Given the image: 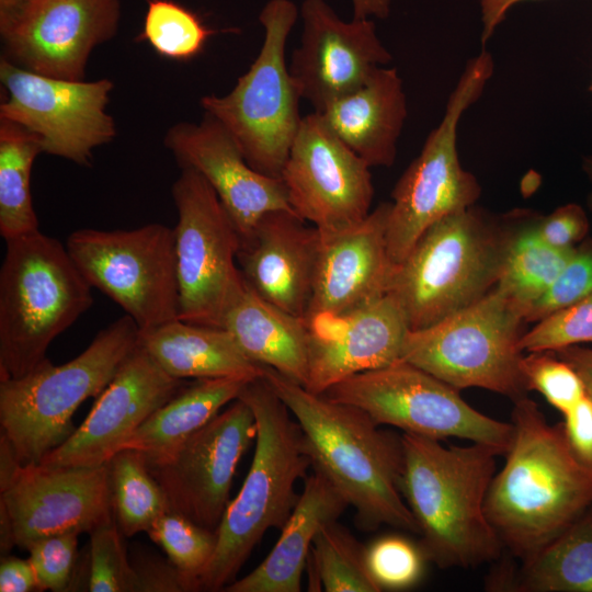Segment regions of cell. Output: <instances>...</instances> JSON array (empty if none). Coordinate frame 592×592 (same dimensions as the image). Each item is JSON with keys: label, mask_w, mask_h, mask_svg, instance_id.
Returning <instances> with one entry per match:
<instances>
[{"label": "cell", "mask_w": 592, "mask_h": 592, "mask_svg": "<svg viewBox=\"0 0 592 592\" xmlns=\"http://www.w3.org/2000/svg\"><path fill=\"white\" fill-rule=\"evenodd\" d=\"M163 144L180 168L195 170L210 184L240 238L270 212H294L282 180L254 170L214 116L204 113L198 123L174 124Z\"/></svg>", "instance_id": "44dd1931"}, {"label": "cell", "mask_w": 592, "mask_h": 592, "mask_svg": "<svg viewBox=\"0 0 592 592\" xmlns=\"http://www.w3.org/2000/svg\"><path fill=\"white\" fill-rule=\"evenodd\" d=\"M247 383L249 380L237 378L195 379L158 408L127 439L121 451L133 449L145 460L163 456L236 400Z\"/></svg>", "instance_id": "f1b7e54d"}, {"label": "cell", "mask_w": 592, "mask_h": 592, "mask_svg": "<svg viewBox=\"0 0 592 592\" xmlns=\"http://www.w3.org/2000/svg\"><path fill=\"white\" fill-rule=\"evenodd\" d=\"M369 572L380 591H398L415 585L426 560L420 545L406 537L387 535L377 538L366 550Z\"/></svg>", "instance_id": "f35d334b"}, {"label": "cell", "mask_w": 592, "mask_h": 592, "mask_svg": "<svg viewBox=\"0 0 592 592\" xmlns=\"http://www.w3.org/2000/svg\"><path fill=\"white\" fill-rule=\"evenodd\" d=\"M106 464L114 517L124 536L146 532L170 511L162 488L139 453L122 449Z\"/></svg>", "instance_id": "836d02e7"}, {"label": "cell", "mask_w": 592, "mask_h": 592, "mask_svg": "<svg viewBox=\"0 0 592 592\" xmlns=\"http://www.w3.org/2000/svg\"><path fill=\"white\" fill-rule=\"evenodd\" d=\"M527 390H535L565 414L587 392L577 371L554 352H527L520 362Z\"/></svg>", "instance_id": "74e56055"}, {"label": "cell", "mask_w": 592, "mask_h": 592, "mask_svg": "<svg viewBox=\"0 0 592 592\" xmlns=\"http://www.w3.org/2000/svg\"><path fill=\"white\" fill-rule=\"evenodd\" d=\"M536 220L537 216L527 212L511 214V232L496 285L522 309L525 319L576 249H557L545 242Z\"/></svg>", "instance_id": "f546056e"}, {"label": "cell", "mask_w": 592, "mask_h": 592, "mask_svg": "<svg viewBox=\"0 0 592 592\" xmlns=\"http://www.w3.org/2000/svg\"><path fill=\"white\" fill-rule=\"evenodd\" d=\"M563 417L561 428L570 448L592 468V398L585 394Z\"/></svg>", "instance_id": "f6af8a7d"}, {"label": "cell", "mask_w": 592, "mask_h": 592, "mask_svg": "<svg viewBox=\"0 0 592 592\" xmlns=\"http://www.w3.org/2000/svg\"><path fill=\"white\" fill-rule=\"evenodd\" d=\"M39 153L44 152L38 136L0 118V234L5 241L39 230L31 192Z\"/></svg>", "instance_id": "1f68e13d"}, {"label": "cell", "mask_w": 592, "mask_h": 592, "mask_svg": "<svg viewBox=\"0 0 592 592\" xmlns=\"http://www.w3.org/2000/svg\"><path fill=\"white\" fill-rule=\"evenodd\" d=\"M114 519L107 464H20L0 437V547L26 549L62 533H90Z\"/></svg>", "instance_id": "4fadbf2b"}, {"label": "cell", "mask_w": 592, "mask_h": 592, "mask_svg": "<svg viewBox=\"0 0 592 592\" xmlns=\"http://www.w3.org/2000/svg\"><path fill=\"white\" fill-rule=\"evenodd\" d=\"M521 592H592V506L544 546L513 583Z\"/></svg>", "instance_id": "4dcf8cb0"}, {"label": "cell", "mask_w": 592, "mask_h": 592, "mask_svg": "<svg viewBox=\"0 0 592 592\" xmlns=\"http://www.w3.org/2000/svg\"><path fill=\"white\" fill-rule=\"evenodd\" d=\"M238 398L255 418L254 453L217 528L216 550L200 581L204 591H223L265 532L283 527L299 497L295 485L311 466L298 422L264 377L247 383Z\"/></svg>", "instance_id": "277c9868"}, {"label": "cell", "mask_w": 592, "mask_h": 592, "mask_svg": "<svg viewBox=\"0 0 592 592\" xmlns=\"http://www.w3.org/2000/svg\"><path fill=\"white\" fill-rule=\"evenodd\" d=\"M66 244L39 230L5 241L0 269V380L23 377L92 305Z\"/></svg>", "instance_id": "8992f818"}, {"label": "cell", "mask_w": 592, "mask_h": 592, "mask_svg": "<svg viewBox=\"0 0 592 592\" xmlns=\"http://www.w3.org/2000/svg\"><path fill=\"white\" fill-rule=\"evenodd\" d=\"M513 402V437L489 487L486 513L503 547L525 561L592 506V468L532 399Z\"/></svg>", "instance_id": "7a4b0ae2"}, {"label": "cell", "mask_w": 592, "mask_h": 592, "mask_svg": "<svg viewBox=\"0 0 592 592\" xmlns=\"http://www.w3.org/2000/svg\"><path fill=\"white\" fill-rule=\"evenodd\" d=\"M121 0H32L0 29L2 58L25 70L84 80L91 53L118 32Z\"/></svg>", "instance_id": "ac0fdd59"}, {"label": "cell", "mask_w": 592, "mask_h": 592, "mask_svg": "<svg viewBox=\"0 0 592 592\" xmlns=\"http://www.w3.org/2000/svg\"><path fill=\"white\" fill-rule=\"evenodd\" d=\"M87 590L135 592V573L115 517L90 533Z\"/></svg>", "instance_id": "8d00e7d4"}, {"label": "cell", "mask_w": 592, "mask_h": 592, "mask_svg": "<svg viewBox=\"0 0 592 592\" xmlns=\"http://www.w3.org/2000/svg\"><path fill=\"white\" fill-rule=\"evenodd\" d=\"M390 207L389 202L380 203L354 226L318 231L314 287L305 319L341 314L386 295L395 270L386 238Z\"/></svg>", "instance_id": "603a6c76"}, {"label": "cell", "mask_w": 592, "mask_h": 592, "mask_svg": "<svg viewBox=\"0 0 592 592\" xmlns=\"http://www.w3.org/2000/svg\"><path fill=\"white\" fill-rule=\"evenodd\" d=\"M77 533H62L34 542L27 550L39 591H68L77 561Z\"/></svg>", "instance_id": "b9f144b4"}, {"label": "cell", "mask_w": 592, "mask_h": 592, "mask_svg": "<svg viewBox=\"0 0 592 592\" xmlns=\"http://www.w3.org/2000/svg\"><path fill=\"white\" fill-rule=\"evenodd\" d=\"M66 247L91 287L148 331L179 319L174 231L152 223L129 230L71 232Z\"/></svg>", "instance_id": "7c38bea8"}, {"label": "cell", "mask_w": 592, "mask_h": 592, "mask_svg": "<svg viewBox=\"0 0 592 592\" xmlns=\"http://www.w3.org/2000/svg\"><path fill=\"white\" fill-rule=\"evenodd\" d=\"M300 43L289 72L301 99L321 113L360 89L392 55L382 43L373 19H341L327 0H303Z\"/></svg>", "instance_id": "d6986e66"}, {"label": "cell", "mask_w": 592, "mask_h": 592, "mask_svg": "<svg viewBox=\"0 0 592 592\" xmlns=\"http://www.w3.org/2000/svg\"><path fill=\"white\" fill-rule=\"evenodd\" d=\"M322 395L365 411L377 424L434 440L457 437L509 449L513 424L483 414L459 390L424 369L398 360L348 377Z\"/></svg>", "instance_id": "8fae6325"}, {"label": "cell", "mask_w": 592, "mask_h": 592, "mask_svg": "<svg viewBox=\"0 0 592 592\" xmlns=\"http://www.w3.org/2000/svg\"><path fill=\"white\" fill-rule=\"evenodd\" d=\"M135 573V592H185L190 587L168 559L156 556H141L132 561Z\"/></svg>", "instance_id": "ee69618b"}, {"label": "cell", "mask_w": 592, "mask_h": 592, "mask_svg": "<svg viewBox=\"0 0 592 592\" xmlns=\"http://www.w3.org/2000/svg\"><path fill=\"white\" fill-rule=\"evenodd\" d=\"M304 321L309 338L304 387L315 394L400 360L409 331L401 308L387 294L341 314H318Z\"/></svg>", "instance_id": "7402d4cb"}, {"label": "cell", "mask_w": 592, "mask_h": 592, "mask_svg": "<svg viewBox=\"0 0 592 592\" xmlns=\"http://www.w3.org/2000/svg\"><path fill=\"white\" fill-rule=\"evenodd\" d=\"M5 99L0 118L34 133L43 152L90 167L95 148L116 136L106 112L114 88L110 79L72 81L42 76L0 58Z\"/></svg>", "instance_id": "9a60e30c"}, {"label": "cell", "mask_w": 592, "mask_h": 592, "mask_svg": "<svg viewBox=\"0 0 592 592\" xmlns=\"http://www.w3.org/2000/svg\"><path fill=\"white\" fill-rule=\"evenodd\" d=\"M255 436L254 414L237 398L173 451L143 459L162 488L170 511L217 532L230 502L238 463Z\"/></svg>", "instance_id": "2e32d148"}, {"label": "cell", "mask_w": 592, "mask_h": 592, "mask_svg": "<svg viewBox=\"0 0 592 592\" xmlns=\"http://www.w3.org/2000/svg\"><path fill=\"white\" fill-rule=\"evenodd\" d=\"M319 235L292 210L265 214L240 238L237 264L261 298L305 319L314 287Z\"/></svg>", "instance_id": "cb8c5ba5"}, {"label": "cell", "mask_w": 592, "mask_h": 592, "mask_svg": "<svg viewBox=\"0 0 592 592\" xmlns=\"http://www.w3.org/2000/svg\"><path fill=\"white\" fill-rule=\"evenodd\" d=\"M511 215L490 216L473 205L429 227L395 266L387 295L409 330L430 327L486 296L498 283Z\"/></svg>", "instance_id": "5b68a950"}, {"label": "cell", "mask_w": 592, "mask_h": 592, "mask_svg": "<svg viewBox=\"0 0 592 592\" xmlns=\"http://www.w3.org/2000/svg\"><path fill=\"white\" fill-rule=\"evenodd\" d=\"M221 328L231 333L250 360L306 385L309 338L304 319L264 300L244 282L228 306Z\"/></svg>", "instance_id": "4316f807"}, {"label": "cell", "mask_w": 592, "mask_h": 592, "mask_svg": "<svg viewBox=\"0 0 592 592\" xmlns=\"http://www.w3.org/2000/svg\"><path fill=\"white\" fill-rule=\"evenodd\" d=\"M522 309L494 286L443 320L409 330L400 358L457 390L482 388L513 401L527 391L520 362Z\"/></svg>", "instance_id": "9c48e42d"}, {"label": "cell", "mask_w": 592, "mask_h": 592, "mask_svg": "<svg viewBox=\"0 0 592 592\" xmlns=\"http://www.w3.org/2000/svg\"><path fill=\"white\" fill-rule=\"evenodd\" d=\"M590 90L592 91V83H591Z\"/></svg>", "instance_id": "f5cc1de1"}, {"label": "cell", "mask_w": 592, "mask_h": 592, "mask_svg": "<svg viewBox=\"0 0 592 592\" xmlns=\"http://www.w3.org/2000/svg\"><path fill=\"white\" fill-rule=\"evenodd\" d=\"M331 130L372 167H390L408 115L403 82L383 66L356 91L320 113Z\"/></svg>", "instance_id": "d4e9b609"}, {"label": "cell", "mask_w": 592, "mask_h": 592, "mask_svg": "<svg viewBox=\"0 0 592 592\" xmlns=\"http://www.w3.org/2000/svg\"><path fill=\"white\" fill-rule=\"evenodd\" d=\"M592 343V293L539 321L520 340L522 352L556 351Z\"/></svg>", "instance_id": "ab89813d"}, {"label": "cell", "mask_w": 592, "mask_h": 592, "mask_svg": "<svg viewBox=\"0 0 592 592\" xmlns=\"http://www.w3.org/2000/svg\"><path fill=\"white\" fill-rule=\"evenodd\" d=\"M215 33L196 13L173 0H148L137 39L147 42L162 57L190 60Z\"/></svg>", "instance_id": "e575fe53"}, {"label": "cell", "mask_w": 592, "mask_h": 592, "mask_svg": "<svg viewBox=\"0 0 592 592\" xmlns=\"http://www.w3.org/2000/svg\"><path fill=\"white\" fill-rule=\"evenodd\" d=\"M1 592H32L39 591L36 572L30 559L14 556H1L0 563Z\"/></svg>", "instance_id": "bcb514c9"}, {"label": "cell", "mask_w": 592, "mask_h": 592, "mask_svg": "<svg viewBox=\"0 0 592 592\" xmlns=\"http://www.w3.org/2000/svg\"><path fill=\"white\" fill-rule=\"evenodd\" d=\"M139 328L125 315L99 331L62 365L48 358L20 378L0 380L1 436L20 464H37L76 431L72 415L98 397L137 346Z\"/></svg>", "instance_id": "52a82bcc"}, {"label": "cell", "mask_w": 592, "mask_h": 592, "mask_svg": "<svg viewBox=\"0 0 592 592\" xmlns=\"http://www.w3.org/2000/svg\"><path fill=\"white\" fill-rule=\"evenodd\" d=\"M139 344L170 376L184 379L264 376L265 366L250 360L224 328L177 319L148 331H139Z\"/></svg>", "instance_id": "83f0119b"}, {"label": "cell", "mask_w": 592, "mask_h": 592, "mask_svg": "<svg viewBox=\"0 0 592 592\" xmlns=\"http://www.w3.org/2000/svg\"><path fill=\"white\" fill-rule=\"evenodd\" d=\"M369 169L314 112L301 119L281 180L295 214L320 232H334L371 213Z\"/></svg>", "instance_id": "e0dca14e"}, {"label": "cell", "mask_w": 592, "mask_h": 592, "mask_svg": "<svg viewBox=\"0 0 592 592\" xmlns=\"http://www.w3.org/2000/svg\"><path fill=\"white\" fill-rule=\"evenodd\" d=\"M536 228L542 239L557 249H573L588 236L589 218L582 206L569 203L546 216H537Z\"/></svg>", "instance_id": "7bdbcfd3"}, {"label": "cell", "mask_w": 592, "mask_h": 592, "mask_svg": "<svg viewBox=\"0 0 592 592\" xmlns=\"http://www.w3.org/2000/svg\"><path fill=\"white\" fill-rule=\"evenodd\" d=\"M400 437L401 492L426 560L440 568H471L497 560L503 545L487 516L486 499L501 454L474 442L445 447L421 435Z\"/></svg>", "instance_id": "3957f363"}, {"label": "cell", "mask_w": 592, "mask_h": 592, "mask_svg": "<svg viewBox=\"0 0 592 592\" xmlns=\"http://www.w3.org/2000/svg\"><path fill=\"white\" fill-rule=\"evenodd\" d=\"M582 170L592 184V156H587L583 158ZM588 203H589V207L592 210V192L589 195Z\"/></svg>", "instance_id": "816d5d0a"}, {"label": "cell", "mask_w": 592, "mask_h": 592, "mask_svg": "<svg viewBox=\"0 0 592 592\" xmlns=\"http://www.w3.org/2000/svg\"><path fill=\"white\" fill-rule=\"evenodd\" d=\"M179 319L221 328L224 315L244 281L237 264L239 232L210 184L181 168L172 185Z\"/></svg>", "instance_id": "5bb4252c"}, {"label": "cell", "mask_w": 592, "mask_h": 592, "mask_svg": "<svg viewBox=\"0 0 592 592\" xmlns=\"http://www.w3.org/2000/svg\"><path fill=\"white\" fill-rule=\"evenodd\" d=\"M493 68V58L486 49L468 60L441 122L394 186L386 238L395 266L429 227L475 205L481 194L476 177L460 164L457 130L464 113L481 96Z\"/></svg>", "instance_id": "30bf717a"}, {"label": "cell", "mask_w": 592, "mask_h": 592, "mask_svg": "<svg viewBox=\"0 0 592 592\" xmlns=\"http://www.w3.org/2000/svg\"><path fill=\"white\" fill-rule=\"evenodd\" d=\"M592 293V238L579 243L545 294L532 306L526 322L567 308Z\"/></svg>", "instance_id": "60d3db41"}, {"label": "cell", "mask_w": 592, "mask_h": 592, "mask_svg": "<svg viewBox=\"0 0 592 592\" xmlns=\"http://www.w3.org/2000/svg\"><path fill=\"white\" fill-rule=\"evenodd\" d=\"M521 1L524 0H479L482 22V45H486L491 38L497 26L503 21L511 7Z\"/></svg>", "instance_id": "c3c4849f"}, {"label": "cell", "mask_w": 592, "mask_h": 592, "mask_svg": "<svg viewBox=\"0 0 592 592\" xmlns=\"http://www.w3.org/2000/svg\"><path fill=\"white\" fill-rule=\"evenodd\" d=\"M183 386V379L168 375L138 342L98 396L86 420L39 464L75 467L106 464Z\"/></svg>", "instance_id": "ffe728a7"}, {"label": "cell", "mask_w": 592, "mask_h": 592, "mask_svg": "<svg viewBox=\"0 0 592 592\" xmlns=\"http://www.w3.org/2000/svg\"><path fill=\"white\" fill-rule=\"evenodd\" d=\"M353 18L386 19L391 11L392 0H351Z\"/></svg>", "instance_id": "681fc988"}, {"label": "cell", "mask_w": 592, "mask_h": 592, "mask_svg": "<svg viewBox=\"0 0 592 592\" xmlns=\"http://www.w3.org/2000/svg\"><path fill=\"white\" fill-rule=\"evenodd\" d=\"M32 0H0V29L11 23Z\"/></svg>", "instance_id": "f907efd6"}, {"label": "cell", "mask_w": 592, "mask_h": 592, "mask_svg": "<svg viewBox=\"0 0 592 592\" xmlns=\"http://www.w3.org/2000/svg\"><path fill=\"white\" fill-rule=\"evenodd\" d=\"M186 580L191 591L209 566L217 546V532L210 531L173 511L160 515L146 531Z\"/></svg>", "instance_id": "d590c367"}, {"label": "cell", "mask_w": 592, "mask_h": 592, "mask_svg": "<svg viewBox=\"0 0 592 592\" xmlns=\"http://www.w3.org/2000/svg\"><path fill=\"white\" fill-rule=\"evenodd\" d=\"M263 377L298 422L314 471L355 510L357 527L388 525L418 534L401 492V437L365 411L311 392L270 367Z\"/></svg>", "instance_id": "6da1fadb"}, {"label": "cell", "mask_w": 592, "mask_h": 592, "mask_svg": "<svg viewBox=\"0 0 592 592\" xmlns=\"http://www.w3.org/2000/svg\"><path fill=\"white\" fill-rule=\"evenodd\" d=\"M553 352L577 371L585 392L592 398V348L571 345Z\"/></svg>", "instance_id": "7dc6e473"}, {"label": "cell", "mask_w": 592, "mask_h": 592, "mask_svg": "<svg viewBox=\"0 0 592 592\" xmlns=\"http://www.w3.org/2000/svg\"><path fill=\"white\" fill-rule=\"evenodd\" d=\"M298 16L292 0H269L259 13L263 43L248 71L227 94L201 99L204 113L230 133L248 163L277 179L303 119L301 96L285 61L287 39Z\"/></svg>", "instance_id": "ba28073f"}, {"label": "cell", "mask_w": 592, "mask_h": 592, "mask_svg": "<svg viewBox=\"0 0 592 592\" xmlns=\"http://www.w3.org/2000/svg\"><path fill=\"white\" fill-rule=\"evenodd\" d=\"M349 506L333 485L314 471L281 528L272 550L250 573L236 579L225 592H299L307 558L318 531L337 521Z\"/></svg>", "instance_id": "484cf974"}, {"label": "cell", "mask_w": 592, "mask_h": 592, "mask_svg": "<svg viewBox=\"0 0 592 592\" xmlns=\"http://www.w3.org/2000/svg\"><path fill=\"white\" fill-rule=\"evenodd\" d=\"M366 550L338 520L325 524L306 562L308 591L380 592L369 572Z\"/></svg>", "instance_id": "d6a6232c"}]
</instances>
